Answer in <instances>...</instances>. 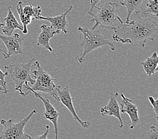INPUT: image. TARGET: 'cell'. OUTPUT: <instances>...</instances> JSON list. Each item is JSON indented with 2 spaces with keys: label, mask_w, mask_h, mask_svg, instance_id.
<instances>
[{
  "label": "cell",
  "mask_w": 158,
  "mask_h": 139,
  "mask_svg": "<svg viewBox=\"0 0 158 139\" xmlns=\"http://www.w3.org/2000/svg\"><path fill=\"white\" fill-rule=\"evenodd\" d=\"M148 100L151 103L153 106V110L154 111V113L156 114V118L157 121L158 120V100L154 99L153 96H148Z\"/></svg>",
  "instance_id": "7402d4cb"
},
{
  "label": "cell",
  "mask_w": 158,
  "mask_h": 139,
  "mask_svg": "<svg viewBox=\"0 0 158 139\" xmlns=\"http://www.w3.org/2000/svg\"><path fill=\"white\" fill-rule=\"evenodd\" d=\"M145 0H121L119 2L120 6H125L127 9V16L125 22L130 20V17L133 12H141L142 10V3Z\"/></svg>",
  "instance_id": "9a60e30c"
},
{
  "label": "cell",
  "mask_w": 158,
  "mask_h": 139,
  "mask_svg": "<svg viewBox=\"0 0 158 139\" xmlns=\"http://www.w3.org/2000/svg\"><path fill=\"white\" fill-rule=\"evenodd\" d=\"M0 40L5 44L7 50V52H5L2 49H0L4 59H8L11 56L23 54L22 42H23L24 38L20 36L19 33H16L11 36L0 34Z\"/></svg>",
  "instance_id": "ba28073f"
},
{
  "label": "cell",
  "mask_w": 158,
  "mask_h": 139,
  "mask_svg": "<svg viewBox=\"0 0 158 139\" xmlns=\"http://www.w3.org/2000/svg\"><path fill=\"white\" fill-rule=\"evenodd\" d=\"M36 113L37 110L34 109L30 114L17 123H14L12 119L8 121L2 119L0 123L3 129L0 132V139H31L32 137L24 132V129L32 116Z\"/></svg>",
  "instance_id": "8992f818"
},
{
  "label": "cell",
  "mask_w": 158,
  "mask_h": 139,
  "mask_svg": "<svg viewBox=\"0 0 158 139\" xmlns=\"http://www.w3.org/2000/svg\"><path fill=\"white\" fill-rule=\"evenodd\" d=\"M158 0H145L146 7L142 8L141 13L145 16H157L158 12Z\"/></svg>",
  "instance_id": "ac0fdd59"
},
{
  "label": "cell",
  "mask_w": 158,
  "mask_h": 139,
  "mask_svg": "<svg viewBox=\"0 0 158 139\" xmlns=\"http://www.w3.org/2000/svg\"><path fill=\"white\" fill-rule=\"evenodd\" d=\"M23 12L26 16L31 17L33 20H39V17L41 16L40 6H26L23 7Z\"/></svg>",
  "instance_id": "d6986e66"
},
{
  "label": "cell",
  "mask_w": 158,
  "mask_h": 139,
  "mask_svg": "<svg viewBox=\"0 0 158 139\" xmlns=\"http://www.w3.org/2000/svg\"><path fill=\"white\" fill-rule=\"evenodd\" d=\"M77 30L82 34L80 46L83 48V52L77 58V61L80 63L84 62L86 56L99 48L108 46L112 51L116 50L114 45L108 40L106 36L101 33L100 29H89L88 28H83L80 26L77 28Z\"/></svg>",
  "instance_id": "3957f363"
},
{
  "label": "cell",
  "mask_w": 158,
  "mask_h": 139,
  "mask_svg": "<svg viewBox=\"0 0 158 139\" xmlns=\"http://www.w3.org/2000/svg\"><path fill=\"white\" fill-rule=\"evenodd\" d=\"M35 58H32L26 63L10 64L8 66H5L4 68L8 72V76L15 84V90L18 91L20 95L25 96L23 91V86L25 82H29L31 85L35 84V80L31 76L30 71L31 68L35 66Z\"/></svg>",
  "instance_id": "277c9868"
},
{
  "label": "cell",
  "mask_w": 158,
  "mask_h": 139,
  "mask_svg": "<svg viewBox=\"0 0 158 139\" xmlns=\"http://www.w3.org/2000/svg\"><path fill=\"white\" fill-rule=\"evenodd\" d=\"M3 25H4V24H3L2 23V22L1 21H0V28H1V27H3Z\"/></svg>",
  "instance_id": "d4e9b609"
},
{
  "label": "cell",
  "mask_w": 158,
  "mask_h": 139,
  "mask_svg": "<svg viewBox=\"0 0 158 139\" xmlns=\"http://www.w3.org/2000/svg\"><path fill=\"white\" fill-rule=\"evenodd\" d=\"M120 96L122 97V102L120 104V111L129 116L131 121L130 129H133L137 124L141 122L138 114V108L136 105L133 103V100L126 97L123 94H120Z\"/></svg>",
  "instance_id": "30bf717a"
},
{
  "label": "cell",
  "mask_w": 158,
  "mask_h": 139,
  "mask_svg": "<svg viewBox=\"0 0 158 139\" xmlns=\"http://www.w3.org/2000/svg\"><path fill=\"white\" fill-rule=\"evenodd\" d=\"M35 66L36 70L32 71V74L36 78L35 84L31 87L28 85V82H25L23 86L26 90L31 89L38 92L48 94L57 100V88L58 85L55 84L56 79L43 69L38 60L35 61Z\"/></svg>",
  "instance_id": "5b68a950"
},
{
  "label": "cell",
  "mask_w": 158,
  "mask_h": 139,
  "mask_svg": "<svg viewBox=\"0 0 158 139\" xmlns=\"http://www.w3.org/2000/svg\"><path fill=\"white\" fill-rule=\"evenodd\" d=\"M50 129V126L47 125L46 126V131L41 135H39V136L36 137H31V139H47V135L48 133V131H49Z\"/></svg>",
  "instance_id": "cb8c5ba5"
},
{
  "label": "cell",
  "mask_w": 158,
  "mask_h": 139,
  "mask_svg": "<svg viewBox=\"0 0 158 139\" xmlns=\"http://www.w3.org/2000/svg\"><path fill=\"white\" fill-rule=\"evenodd\" d=\"M148 139H158V129L156 126H152L148 131V136L146 137Z\"/></svg>",
  "instance_id": "44dd1931"
},
{
  "label": "cell",
  "mask_w": 158,
  "mask_h": 139,
  "mask_svg": "<svg viewBox=\"0 0 158 139\" xmlns=\"http://www.w3.org/2000/svg\"><path fill=\"white\" fill-rule=\"evenodd\" d=\"M133 20L123 22L120 28L114 30L112 39L123 44H139L145 48L148 41H153L157 36L158 24L141 12H134Z\"/></svg>",
  "instance_id": "6da1fadb"
},
{
  "label": "cell",
  "mask_w": 158,
  "mask_h": 139,
  "mask_svg": "<svg viewBox=\"0 0 158 139\" xmlns=\"http://www.w3.org/2000/svg\"><path fill=\"white\" fill-rule=\"evenodd\" d=\"M121 6L119 2H106L96 6L97 12L94 13L93 18L90 21L95 22L92 29H95L97 27L101 28L116 30L122 26L123 21L118 15L119 7Z\"/></svg>",
  "instance_id": "7a4b0ae2"
},
{
  "label": "cell",
  "mask_w": 158,
  "mask_h": 139,
  "mask_svg": "<svg viewBox=\"0 0 158 139\" xmlns=\"http://www.w3.org/2000/svg\"><path fill=\"white\" fill-rule=\"evenodd\" d=\"M73 9V6H70L69 9L66 12L59 15L55 17L51 16H40L39 17V20H47L49 21L51 24V27L53 28L55 31H57L58 33H60L63 32L65 34H67L69 31L67 30V26H68V22L67 20V16Z\"/></svg>",
  "instance_id": "7c38bea8"
},
{
  "label": "cell",
  "mask_w": 158,
  "mask_h": 139,
  "mask_svg": "<svg viewBox=\"0 0 158 139\" xmlns=\"http://www.w3.org/2000/svg\"><path fill=\"white\" fill-rule=\"evenodd\" d=\"M4 21L6 24L3 26L2 32L6 36H11L13 34V32L16 29H20L21 31L23 29L22 25L18 23L16 18L15 17L10 6L7 7V14L4 18Z\"/></svg>",
  "instance_id": "5bb4252c"
},
{
  "label": "cell",
  "mask_w": 158,
  "mask_h": 139,
  "mask_svg": "<svg viewBox=\"0 0 158 139\" xmlns=\"http://www.w3.org/2000/svg\"><path fill=\"white\" fill-rule=\"evenodd\" d=\"M41 32L36 39V44L39 46H43L48 51L52 52V48L50 46V40L53 37L55 34H58V32L55 31L51 26L47 24L41 25Z\"/></svg>",
  "instance_id": "4fadbf2b"
},
{
  "label": "cell",
  "mask_w": 158,
  "mask_h": 139,
  "mask_svg": "<svg viewBox=\"0 0 158 139\" xmlns=\"http://www.w3.org/2000/svg\"><path fill=\"white\" fill-rule=\"evenodd\" d=\"M141 64L148 76H152L157 70L158 56L157 52H153L150 57L147 58L145 61L141 62Z\"/></svg>",
  "instance_id": "2e32d148"
},
{
  "label": "cell",
  "mask_w": 158,
  "mask_h": 139,
  "mask_svg": "<svg viewBox=\"0 0 158 139\" xmlns=\"http://www.w3.org/2000/svg\"><path fill=\"white\" fill-rule=\"evenodd\" d=\"M101 0H90V9L88 12L89 15L92 16V15L94 14V12L95 7L98 4V3H99V2Z\"/></svg>",
  "instance_id": "603a6c76"
},
{
  "label": "cell",
  "mask_w": 158,
  "mask_h": 139,
  "mask_svg": "<svg viewBox=\"0 0 158 139\" xmlns=\"http://www.w3.org/2000/svg\"><path fill=\"white\" fill-rule=\"evenodd\" d=\"M119 94L118 92H111L110 94V98L107 105L100 109V114L102 116H114L120 122V128L123 127V122L120 116V106L117 100V97Z\"/></svg>",
  "instance_id": "8fae6325"
},
{
  "label": "cell",
  "mask_w": 158,
  "mask_h": 139,
  "mask_svg": "<svg viewBox=\"0 0 158 139\" xmlns=\"http://www.w3.org/2000/svg\"><path fill=\"white\" fill-rule=\"evenodd\" d=\"M16 10L18 15H19L20 21L22 24V27H23L22 32L24 33H28L27 26L32 21L33 19L31 17L26 16V14H24L23 7H22V2L20 1L18 2L17 6H16Z\"/></svg>",
  "instance_id": "e0dca14e"
},
{
  "label": "cell",
  "mask_w": 158,
  "mask_h": 139,
  "mask_svg": "<svg viewBox=\"0 0 158 139\" xmlns=\"http://www.w3.org/2000/svg\"><path fill=\"white\" fill-rule=\"evenodd\" d=\"M57 102H61L65 106L72 114L75 121L80 124L81 127L84 129H88L91 125V123L89 121H83L79 117L77 112L75 110L73 102V98L71 95L70 88L69 86H65V87H61V86L58 85L57 88Z\"/></svg>",
  "instance_id": "52a82bcc"
},
{
  "label": "cell",
  "mask_w": 158,
  "mask_h": 139,
  "mask_svg": "<svg viewBox=\"0 0 158 139\" xmlns=\"http://www.w3.org/2000/svg\"><path fill=\"white\" fill-rule=\"evenodd\" d=\"M26 92L25 93V96L30 93H33L34 95L37 98H39L41 101H42L44 106V119L48 120L50 121L52 125L54 126V129H55V138H58V118L59 116V113L58 112L57 110L53 106H52V104L48 98L43 96L42 95L39 94L38 92H36L35 91H32L31 89H28L26 90Z\"/></svg>",
  "instance_id": "9c48e42d"
},
{
  "label": "cell",
  "mask_w": 158,
  "mask_h": 139,
  "mask_svg": "<svg viewBox=\"0 0 158 139\" xmlns=\"http://www.w3.org/2000/svg\"><path fill=\"white\" fill-rule=\"evenodd\" d=\"M7 76H8V72H3L0 69V91L3 95H7L9 92L8 88H7V83L5 80V78Z\"/></svg>",
  "instance_id": "ffe728a7"
}]
</instances>
